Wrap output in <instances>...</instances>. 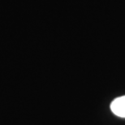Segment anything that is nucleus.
Returning a JSON list of instances; mask_svg holds the SVG:
<instances>
[{
  "label": "nucleus",
  "instance_id": "f257e3e1",
  "mask_svg": "<svg viewBox=\"0 0 125 125\" xmlns=\"http://www.w3.org/2000/svg\"><path fill=\"white\" fill-rule=\"evenodd\" d=\"M111 109L115 115L125 118V96L115 99L111 104Z\"/></svg>",
  "mask_w": 125,
  "mask_h": 125
}]
</instances>
